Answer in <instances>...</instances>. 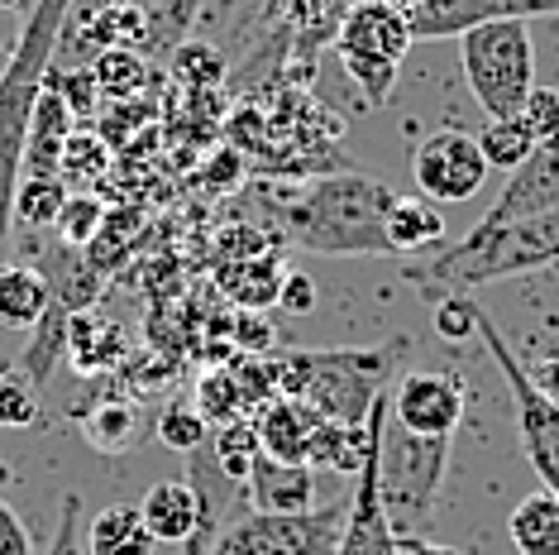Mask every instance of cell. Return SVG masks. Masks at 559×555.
<instances>
[{"mask_svg": "<svg viewBox=\"0 0 559 555\" xmlns=\"http://www.w3.org/2000/svg\"><path fill=\"white\" fill-rule=\"evenodd\" d=\"M392 201H397V192L388 182L345 168L292 192V201L277 206V221H283V235L292 245L311 249V255L368 259V255H392L388 245Z\"/></svg>", "mask_w": 559, "mask_h": 555, "instance_id": "cell-1", "label": "cell"}, {"mask_svg": "<svg viewBox=\"0 0 559 555\" xmlns=\"http://www.w3.org/2000/svg\"><path fill=\"white\" fill-rule=\"evenodd\" d=\"M559 263V206L507 225H474L464 239L440 245L412 278L426 293H474V287L521 278Z\"/></svg>", "mask_w": 559, "mask_h": 555, "instance_id": "cell-2", "label": "cell"}, {"mask_svg": "<svg viewBox=\"0 0 559 555\" xmlns=\"http://www.w3.org/2000/svg\"><path fill=\"white\" fill-rule=\"evenodd\" d=\"M406 355V340H388L378 350H292L273 364L277 393L301 398L325 422L364 432L373 402L392 388V374Z\"/></svg>", "mask_w": 559, "mask_h": 555, "instance_id": "cell-3", "label": "cell"}, {"mask_svg": "<svg viewBox=\"0 0 559 555\" xmlns=\"http://www.w3.org/2000/svg\"><path fill=\"white\" fill-rule=\"evenodd\" d=\"M68 10H72V0H34L20 34H15V44H10L5 72H0V249H5L10 221H15V187L24 173V134H29L34 101L44 92V78H48V68H53Z\"/></svg>", "mask_w": 559, "mask_h": 555, "instance_id": "cell-4", "label": "cell"}, {"mask_svg": "<svg viewBox=\"0 0 559 555\" xmlns=\"http://www.w3.org/2000/svg\"><path fill=\"white\" fill-rule=\"evenodd\" d=\"M454 436H416L392 422V398L378 426V494L397 536H426L440 508V488L450 474Z\"/></svg>", "mask_w": 559, "mask_h": 555, "instance_id": "cell-5", "label": "cell"}, {"mask_svg": "<svg viewBox=\"0 0 559 555\" xmlns=\"http://www.w3.org/2000/svg\"><path fill=\"white\" fill-rule=\"evenodd\" d=\"M464 82L483 116H521L526 96L536 92V44H531V20H498L478 24L460 39Z\"/></svg>", "mask_w": 559, "mask_h": 555, "instance_id": "cell-6", "label": "cell"}, {"mask_svg": "<svg viewBox=\"0 0 559 555\" xmlns=\"http://www.w3.org/2000/svg\"><path fill=\"white\" fill-rule=\"evenodd\" d=\"M412 44H416L412 24L388 0H359V5H349L335 29L345 78L359 86L368 106H388L392 101V86H397L402 58L412 54Z\"/></svg>", "mask_w": 559, "mask_h": 555, "instance_id": "cell-7", "label": "cell"}, {"mask_svg": "<svg viewBox=\"0 0 559 555\" xmlns=\"http://www.w3.org/2000/svg\"><path fill=\"white\" fill-rule=\"evenodd\" d=\"M478 340H483V350L492 355V364H498V374L507 378V388H512L516 436H521V450H526L531 470H536L540 488L559 494V402L545 393L536 378H531V369L521 364V355L507 345L502 326L492 321L483 307H478Z\"/></svg>", "mask_w": 559, "mask_h": 555, "instance_id": "cell-8", "label": "cell"}, {"mask_svg": "<svg viewBox=\"0 0 559 555\" xmlns=\"http://www.w3.org/2000/svg\"><path fill=\"white\" fill-rule=\"evenodd\" d=\"M349 498L307 512H245L215 536L206 555H335Z\"/></svg>", "mask_w": 559, "mask_h": 555, "instance_id": "cell-9", "label": "cell"}, {"mask_svg": "<svg viewBox=\"0 0 559 555\" xmlns=\"http://www.w3.org/2000/svg\"><path fill=\"white\" fill-rule=\"evenodd\" d=\"M488 158H483L478 139L464 130H436L416 144L412 154V178L421 187V197H430L436 206H450V201H468L483 192L488 182Z\"/></svg>", "mask_w": 559, "mask_h": 555, "instance_id": "cell-10", "label": "cell"}, {"mask_svg": "<svg viewBox=\"0 0 559 555\" xmlns=\"http://www.w3.org/2000/svg\"><path fill=\"white\" fill-rule=\"evenodd\" d=\"M402 15L412 24L416 44H440V39H464L468 29L498 20H555L559 0H416Z\"/></svg>", "mask_w": 559, "mask_h": 555, "instance_id": "cell-11", "label": "cell"}, {"mask_svg": "<svg viewBox=\"0 0 559 555\" xmlns=\"http://www.w3.org/2000/svg\"><path fill=\"white\" fill-rule=\"evenodd\" d=\"M392 422L416 436H454L464 422V383L444 369H406L392 383Z\"/></svg>", "mask_w": 559, "mask_h": 555, "instance_id": "cell-12", "label": "cell"}, {"mask_svg": "<svg viewBox=\"0 0 559 555\" xmlns=\"http://www.w3.org/2000/svg\"><path fill=\"white\" fill-rule=\"evenodd\" d=\"M559 206V144H536L521 168L507 173V187L498 192L478 225H507L521 216H536V211Z\"/></svg>", "mask_w": 559, "mask_h": 555, "instance_id": "cell-13", "label": "cell"}, {"mask_svg": "<svg viewBox=\"0 0 559 555\" xmlns=\"http://www.w3.org/2000/svg\"><path fill=\"white\" fill-rule=\"evenodd\" d=\"M253 436H259L263 456L273 460H287V464H311V446H316V432H321L325 416L311 412L301 398H269L253 408Z\"/></svg>", "mask_w": 559, "mask_h": 555, "instance_id": "cell-14", "label": "cell"}, {"mask_svg": "<svg viewBox=\"0 0 559 555\" xmlns=\"http://www.w3.org/2000/svg\"><path fill=\"white\" fill-rule=\"evenodd\" d=\"M158 546H192L201 532V494L192 479H163L139 503Z\"/></svg>", "mask_w": 559, "mask_h": 555, "instance_id": "cell-15", "label": "cell"}, {"mask_svg": "<svg viewBox=\"0 0 559 555\" xmlns=\"http://www.w3.org/2000/svg\"><path fill=\"white\" fill-rule=\"evenodd\" d=\"M245 498L253 512H307L316 498V474H311V464L259 456L245 479Z\"/></svg>", "mask_w": 559, "mask_h": 555, "instance_id": "cell-16", "label": "cell"}, {"mask_svg": "<svg viewBox=\"0 0 559 555\" xmlns=\"http://www.w3.org/2000/svg\"><path fill=\"white\" fill-rule=\"evenodd\" d=\"M72 130H78V116H72L68 101H62L44 78V92L34 101L29 134H24V178H58L62 144H68Z\"/></svg>", "mask_w": 559, "mask_h": 555, "instance_id": "cell-17", "label": "cell"}, {"mask_svg": "<svg viewBox=\"0 0 559 555\" xmlns=\"http://www.w3.org/2000/svg\"><path fill=\"white\" fill-rule=\"evenodd\" d=\"M158 541L148 532L139 503H110L86 527V555H154Z\"/></svg>", "mask_w": 559, "mask_h": 555, "instance_id": "cell-18", "label": "cell"}, {"mask_svg": "<svg viewBox=\"0 0 559 555\" xmlns=\"http://www.w3.org/2000/svg\"><path fill=\"white\" fill-rule=\"evenodd\" d=\"M48 302V278L44 269H29V263H0V326L10 331H34L44 321Z\"/></svg>", "mask_w": 559, "mask_h": 555, "instance_id": "cell-19", "label": "cell"}, {"mask_svg": "<svg viewBox=\"0 0 559 555\" xmlns=\"http://www.w3.org/2000/svg\"><path fill=\"white\" fill-rule=\"evenodd\" d=\"M507 536L516 555H559V494L536 488L526 494L507 517Z\"/></svg>", "mask_w": 559, "mask_h": 555, "instance_id": "cell-20", "label": "cell"}, {"mask_svg": "<svg viewBox=\"0 0 559 555\" xmlns=\"http://www.w3.org/2000/svg\"><path fill=\"white\" fill-rule=\"evenodd\" d=\"M388 245L392 255H421L444 245V216L430 197H397L388 211Z\"/></svg>", "mask_w": 559, "mask_h": 555, "instance_id": "cell-21", "label": "cell"}, {"mask_svg": "<svg viewBox=\"0 0 559 555\" xmlns=\"http://www.w3.org/2000/svg\"><path fill=\"white\" fill-rule=\"evenodd\" d=\"M144 412H139L134 398H106L100 408L86 412V440L100 450V456H124L144 440Z\"/></svg>", "mask_w": 559, "mask_h": 555, "instance_id": "cell-22", "label": "cell"}, {"mask_svg": "<svg viewBox=\"0 0 559 555\" xmlns=\"http://www.w3.org/2000/svg\"><path fill=\"white\" fill-rule=\"evenodd\" d=\"M283 263L277 255H253V259H230V269L221 273L225 293H235V302L245 311H259V307H277V297H283Z\"/></svg>", "mask_w": 559, "mask_h": 555, "instance_id": "cell-23", "label": "cell"}, {"mask_svg": "<svg viewBox=\"0 0 559 555\" xmlns=\"http://www.w3.org/2000/svg\"><path fill=\"white\" fill-rule=\"evenodd\" d=\"M116 163V149L100 130H72L68 144H62V163H58V178L68 182V192H92V187L110 173Z\"/></svg>", "mask_w": 559, "mask_h": 555, "instance_id": "cell-24", "label": "cell"}, {"mask_svg": "<svg viewBox=\"0 0 559 555\" xmlns=\"http://www.w3.org/2000/svg\"><path fill=\"white\" fill-rule=\"evenodd\" d=\"M100 101H134L148 86V62L139 48H100L92 62Z\"/></svg>", "mask_w": 559, "mask_h": 555, "instance_id": "cell-25", "label": "cell"}, {"mask_svg": "<svg viewBox=\"0 0 559 555\" xmlns=\"http://www.w3.org/2000/svg\"><path fill=\"white\" fill-rule=\"evenodd\" d=\"M474 139H478L483 158H488V168H502V173L521 168V163L536 154V134H531V125L521 120V116H498V120H488Z\"/></svg>", "mask_w": 559, "mask_h": 555, "instance_id": "cell-26", "label": "cell"}, {"mask_svg": "<svg viewBox=\"0 0 559 555\" xmlns=\"http://www.w3.org/2000/svg\"><path fill=\"white\" fill-rule=\"evenodd\" d=\"M259 456H263V446H259V436H253V422H249V416L221 422V426L211 432V460L221 464V470L230 474L235 484H245Z\"/></svg>", "mask_w": 559, "mask_h": 555, "instance_id": "cell-27", "label": "cell"}, {"mask_svg": "<svg viewBox=\"0 0 559 555\" xmlns=\"http://www.w3.org/2000/svg\"><path fill=\"white\" fill-rule=\"evenodd\" d=\"M68 345H72V364L86 374L120 359V331L110 321H96V317H72Z\"/></svg>", "mask_w": 559, "mask_h": 555, "instance_id": "cell-28", "label": "cell"}, {"mask_svg": "<svg viewBox=\"0 0 559 555\" xmlns=\"http://www.w3.org/2000/svg\"><path fill=\"white\" fill-rule=\"evenodd\" d=\"M100 225H106V201H100L96 192H68L53 231L68 249H86V245H96Z\"/></svg>", "mask_w": 559, "mask_h": 555, "instance_id": "cell-29", "label": "cell"}, {"mask_svg": "<svg viewBox=\"0 0 559 555\" xmlns=\"http://www.w3.org/2000/svg\"><path fill=\"white\" fill-rule=\"evenodd\" d=\"M44 388L24 369H0V432H29L39 422Z\"/></svg>", "mask_w": 559, "mask_h": 555, "instance_id": "cell-30", "label": "cell"}, {"mask_svg": "<svg viewBox=\"0 0 559 555\" xmlns=\"http://www.w3.org/2000/svg\"><path fill=\"white\" fill-rule=\"evenodd\" d=\"M154 432H158V440L168 450H182V456H192V450H201L211 440V422L201 416V408H192V402H168V408L158 412Z\"/></svg>", "mask_w": 559, "mask_h": 555, "instance_id": "cell-31", "label": "cell"}, {"mask_svg": "<svg viewBox=\"0 0 559 555\" xmlns=\"http://www.w3.org/2000/svg\"><path fill=\"white\" fill-rule=\"evenodd\" d=\"M62 201H68V182L62 178H24L15 187V221L24 225H53Z\"/></svg>", "mask_w": 559, "mask_h": 555, "instance_id": "cell-32", "label": "cell"}, {"mask_svg": "<svg viewBox=\"0 0 559 555\" xmlns=\"http://www.w3.org/2000/svg\"><path fill=\"white\" fill-rule=\"evenodd\" d=\"M440 340H450V345H460V340L478 335V302L468 293H444L436 302V317H430Z\"/></svg>", "mask_w": 559, "mask_h": 555, "instance_id": "cell-33", "label": "cell"}, {"mask_svg": "<svg viewBox=\"0 0 559 555\" xmlns=\"http://www.w3.org/2000/svg\"><path fill=\"white\" fill-rule=\"evenodd\" d=\"M521 120L531 125L536 144H559V86H536L521 106Z\"/></svg>", "mask_w": 559, "mask_h": 555, "instance_id": "cell-34", "label": "cell"}, {"mask_svg": "<svg viewBox=\"0 0 559 555\" xmlns=\"http://www.w3.org/2000/svg\"><path fill=\"white\" fill-rule=\"evenodd\" d=\"M0 555H39V546H34L29 527L20 522V512L10 508L5 498H0Z\"/></svg>", "mask_w": 559, "mask_h": 555, "instance_id": "cell-35", "label": "cell"}, {"mask_svg": "<svg viewBox=\"0 0 559 555\" xmlns=\"http://www.w3.org/2000/svg\"><path fill=\"white\" fill-rule=\"evenodd\" d=\"M78 522H82V498L68 494V498H62L58 536H53V546H48V555H86V551H78Z\"/></svg>", "mask_w": 559, "mask_h": 555, "instance_id": "cell-36", "label": "cell"}, {"mask_svg": "<svg viewBox=\"0 0 559 555\" xmlns=\"http://www.w3.org/2000/svg\"><path fill=\"white\" fill-rule=\"evenodd\" d=\"M277 307L283 311H311L316 307V287H311V278H301V273H287L283 278V297H277Z\"/></svg>", "mask_w": 559, "mask_h": 555, "instance_id": "cell-37", "label": "cell"}, {"mask_svg": "<svg viewBox=\"0 0 559 555\" xmlns=\"http://www.w3.org/2000/svg\"><path fill=\"white\" fill-rule=\"evenodd\" d=\"M397 555H464V551L440 546V541H430V536H397Z\"/></svg>", "mask_w": 559, "mask_h": 555, "instance_id": "cell-38", "label": "cell"}, {"mask_svg": "<svg viewBox=\"0 0 559 555\" xmlns=\"http://www.w3.org/2000/svg\"><path fill=\"white\" fill-rule=\"evenodd\" d=\"M531 378H536V383L545 388V393H550V398L559 402V359H545L540 369H531Z\"/></svg>", "mask_w": 559, "mask_h": 555, "instance_id": "cell-39", "label": "cell"}, {"mask_svg": "<svg viewBox=\"0 0 559 555\" xmlns=\"http://www.w3.org/2000/svg\"><path fill=\"white\" fill-rule=\"evenodd\" d=\"M5 62H10V44H0V72H5Z\"/></svg>", "mask_w": 559, "mask_h": 555, "instance_id": "cell-40", "label": "cell"}, {"mask_svg": "<svg viewBox=\"0 0 559 555\" xmlns=\"http://www.w3.org/2000/svg\"><path fill=\"white\" fill-rule=\"evenodd\" d=\"M20 5V0H0V10H15Z\"/></svg>", "mask_w": 559, "mask_h": 555, "instance_id": "cell-41", "label": "cell"}, {"mask_svg": "<svg viewBox=\"0 0 559 555\" xmlns=\"http://www.w3.org/2000/svg\"><path fill=\"white\" fill-rule=\"evenodd\" d=\"M354 5H359V0H354Z\"/></svg>", "mask_w": 559, "mask_h": 555, "instance_id": "cell-42", "label": "cell"}, {"mask_svg": "<svg viewBox=\"0 0 559 555\" xmlns=\"http://www.w3.org/2000/svg\"><path fill=\"white\" fill-rule=\"evenodd\" d=\"M555 20H559V15H555Z\"/></svg>", "mask_w": 559, "mask_h": 555, "instance_id": "cell-43", "label": "cell"}]
</instances>
